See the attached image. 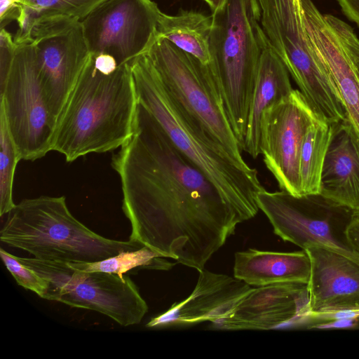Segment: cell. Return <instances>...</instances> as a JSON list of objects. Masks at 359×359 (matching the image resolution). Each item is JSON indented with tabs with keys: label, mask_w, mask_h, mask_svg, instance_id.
I'll return each instance as SVG.
<instances>
[{
	"label": "cell",
	"mask_w": 359,
	"mask_h": 359,
	"mask_svg": "<svg viewBox=\"0 0 359 359\" xmlns=\"http://www.w3.org/2000/svg\"><path fill=\"white\" fill-rule=\"evenodd\" d=\"M346 236L353 250L359 255V217L353 215L348 226Z\"/></svg>",
	"instance_id": "33"
},
{
	"label": "cell",
	"mask_w": 359,
	"mask_h": 359,
	"mask_svg": "<svg viewBox=\"0 0 359 359\" xmlns=\"http://www.w3.org/2000/svg\"><path fill=\"white\" fill-rule=\"evenodd\" d=\"M311 263L304 250L290 252L249 248L234 255L233 276L250 286L307 284Z\"/></svg>",
	"instance_id": "20"
},
{
	"label": "cell",
	"mask_w": 359,
	"mask_h": 359,
	"mask_svg": "<svg viewBox=\"0 0 359 359\" xmlns=\"http://www.w3.org/2000/svg\"><path fill=\"white\" fill-rule=\"evenodd\" d=\"M210 8L212 13L221 8L226 0H203Z\"/></svg>",
	"instance_id": "34"
},
{
	"label": "cell",
	"mask_w": 359,
	"mask_h": 359,
	"mask_svg": "<svg viewBox=\"0 0 359 359\" xmlns=\"http://www.w3.org/2000/svg\"><path fill=\"white\" fill-rule=\"evenodd\" d=\"M198 274L195 288L190 295L151 318L146 327H182L206 321L215 323L225 318L252 287L234 276L205 269L199 271Z\"/></svg>",
	"instance_id": "15"
},
{
	"label": "cell",
	"mask_w": 359,
	"mask_h": 359,
	"mask_svg": "<svg viewBox=\"0 0 359 359\" xmlns=\"http://www.w3.org/2000/svg\"><path fill=\"white\" fill-rule=\"evenodd\" d=\"M211 16L210 67L243 150L257 67L269 43L258 0H226Z\"/></svg>",
	"instance_id": "5"
},
{
	"label": "cell",
	"mask_w": 359,
	"mask_h": 359,
	"mask_svg": "<svg viewBox=\"0 0 359 359\" xmlns=\"http://www.w3.org/2000/svg\"><path fill=\"white\" fill-rule=\"evenodd\" d=\"M359 325V319H335L325 322L313 323L307 327V329H351Z\"/></svg>",
	"instance_id": "29"
},
{
	"label": "cell",
	"mask_w": 359,
	"mask_h": 359,
	"mask_svg": "<svg viewBox=\"0 0 359 359\" xmlns=\"http://www.w3.org/2000/svg\"><path fill=\"white\" fill-rule=\"evenodd\" d=\"M304 251L311 263L309 310L359 308V264L334 250L313 245Z\"/></svg>",
	"instance_id": "16"
},
{
	"label": "cell",
	"mask_w": 359,
	"mask_h": 359,
	"mask_svg": "<svg viewBox=\"0 0 359 359\" xmlns=\"http://www.w3.org/2000/svg\"><path fill=\"white\" fill-rule=\"evenodd\" d=\"M269 43L315 113L329 123L346 118L340 95L316 53L294 0H258Z\"/></svg>",
	"instance_id": "6"
},
{
	"label": "cell",
	"mask_w": 359,
	"mask_h": 359,
	"mask_svg": "<svg viewBox=\"0 0 359 359\" xmlns=\"http://www.w3.org/2000/svg\"><path fill=\"white\" fill-rule=\"evenodd\" d=\"M212 16L194 11L182 10L170 15L161 13L158 37H163L203 64L210 66V39Z\"/></svg>",
	"instance_id": "21"
},
{
	"label": "cell",
	"mask_w": 359,
	"mask_h": 359,
	"mask_svg": "<svg viewBox=\"0 0 359 359\" xmlns=\"http://www.w3.org/2000/svg\"><path fill=\"white\" fill-rule=\"evenodd\" d=\"M18 12V0H0L1 28L4 27L8 22L15 20Z\"/></svg>",
	"instance_id": "30"
},
{
	"label": "cell",
	"mask_w": 359,
	"mask_h": 359,
	"mask_svg": "<svg viewBox=\"0 0 359 359\" xmlns=\"http://www.w3.org/2000/svg\"><path fill=\"white\" fill-rule=\"evenodd\" d=\"M275 234L303 250L313 245L334 250L359 264L346 236L354 211L320 194L294 196L266 189L257 198Z\"/></svg>",
	"instance_id": "9"
},
{
	"label": "cell",
	"mask_w": 359,
	"mask_h": 359,
	"mask_svg": "<svg viewBox=\"0 0 359 359\" xmlns=\"http://www.w3.org/2000/svg\"><path fill=\"white\" fill-rule=\"evenodd\" d=\"M107 0H18L19 12L15 20L18 30L15 38L22 36L34 22L50 19L81 21Z\"/></svg>",
	"instance_id": "23"
},
{
	"label": "cell",
	"mask_w": 359,
	"mask_h": 359,
	"mask_svg": "<svg viewBox=\"0 0 359 359\" xmlns=\"http://www.w3.org/2000/svg\"><path fill=\"white\" fill-rule=\"evenodd\" d=\"M320 194L353 211L359 210V133L347 118L332 123Z\"/></svg>",
	"instance_id": "18"
},
{
	"label": "cell",
	"mask_w": 359,
	"mask_h": 359,
	"mask_svg": "<svg viewBox=\"0 0 359 359\" xmlns=\"http://www.w3.org/2000/svg\"><path fill=\"white\" fill-rule=\"evenodd\" d=\"M49 282L43 299L101 313L121 326L140 323L148 306L128 276L85 272L67 262L18 257Z\"/></svg>",
	"instance_id": "8"
},
{
	"label": "cell",
	"mask_w": 359,
	"mask_h": 359,
	"mask_svg": "<svg viewBox=\"0 0 359 359\" xmlns=\"http://www.w3.org/2000/svg\"><path fill=\"white\" fill-rule=\"evenodd\" d=\"M130 65L138 102L244 220L253 218L259 210L257 196L265 190L257 170L235 160L172 98L146 53Z\"/></svg>",
	"instance_id": "2"
},
{
	"label": "cell",
	"mask_w": 359,
	"mask_h": 359,
	"mask_svg": "<svg viewBox=\"0 0 359 359\" xmlns=\"http://www.w3.org/2000/svg\"><path fill=\"white\" fill-rule=\"evenodd\" d=\"M130 241L198 271L244 219L138 102L133 133L111 159Z\"/></svg>",
	"instance_id": "1"
},
{
	"label": "cell",
	"mask_w": 359,
	"mask_h": 359,
	"mask_svg": "<svg viewBox=\"0 0 359 359\" xmlns=\"http://www.w3.org/2000/svg\"><path fill=\"white\" fill-rule=\"evenodd\" d=\"M0 215L12 210L13 180L18 163L22 160L11 135L6 118L0 108Z\"/></svg>",
	"instance_id": "25"
},
{
	"label": "cell",
	"mask_w": 359,
	"mask_h": 359,
	"mask_svg": "<svg viewBox=\"0 0 359 359\" xmlns=\"http://www.w3.org/2000/svg\"><path fill=\"white\" fill-rule=\"evenodd\" d=\"M32 44L47 106L55 124L90 57L81 21L34 23L18 43Z\"/></svg>",
	"instance_id": "11"
},
{
	"label": "cell",
	"mask_w": 359,
	"mask_h": 359,
	"mask_svg": "<svg viewBox=\"0 0 359 359\" xmlns=\"http://www.w3.org/2000/svg\"><path fill=\"white\" fill-rule=\"evenodd\" d=\"M319 117L299 90L278 102L263 114L261 154L280 189L294 196H303L299 158L309 126Z\"/></svg>",
	"instance_id": "13"
},
{
	"label": "cell",
	"mask_w": 359,
	"mask_h": 359,
	"mask_svg": "<svg viewBox=\"0 0 359 359\" xmlns=\"http://www.w3.org/2000/svg\"><path fill=\"white\" fill-rule=\"evenodd\" d=\"M161 13L152 0L105 1L81 21L90 54L131 64L158 39Z\"/></svg>",
	"instance_id": "12"
},
{
	"label": "cell",
	"mask_w": 359,
	"mask_h": 359,
	"mask_svg": "<svg viewBox=\"0 0 359 359\" xmlns=\"http://www.w3.org/2000/svg\"><path fill=\"white\" fill-rule=\"evenodd\" d=\"M307 284L251 287L226 316L213 323L226 330H266L294 321L309 310Z\"/></svg>",
	"instance_id": "14"
},
{
	"label": "cell",
	"mask_w": 359,
	"mask_h": 359,
	"mask_svg": "<svg viewBox=\"0 0 359 359\" xmlns=\"http://www.w3.org/2000/svg\"><path fill=\"white\" fill-rule=\"evenodd\" d=\"M324 18L337 36L359 76V39L353 28L332 15L325 14Z\"/></svg>",
	"instance_id": "27"
},
{
	"label": "cell",
	"mask_w": 359,
	"mask_h": 359,
	"mask_svg": "<svg viewBox=\"0 0 359 359\" xmlns=\"http://www.w3.org/2000/svg\"><path fill=\"white\" fill-rule=\"evenodd\" d=\"M295 3L299 6H301V1L300 0H294Z\"/></svg>",
	"instance_id": "35"
},
{
	"label": "cell",
	"mask_w": 359,
	"mask_h": 359,
	"mask_svg": "<svg viewBox=\"0 0 359 359\" xmlns=\"http://www.w3.org/2000/svg\"><path fill=\"white\" fill-rule=\"evenodd\" d=\"M353 215H355V216L359 217V210H356V211H354Z\"/></svg>",
	"instance_id": "36"
},
{
	"label": "cell",
	"mask_w": 359,
	"mask_h": 359,
	"mask_svg": "<svg viewBox=\"0 0 359 359\" xmlns=\"http://www.w3.org/2000/svg\"><path fill=\"white\" fill-rule=\"evenodd\" d=\"M96 69L101 73L109 74L114 72L118 67L116 60L107 54L92 55Z\"/></svg>",
	"instance_id": "31"
},
{
	"label": "cell",
	"mask_w": 359,
	"mask_h": 359,
	"mask_svg": "<svg viewBox=\"0 0 359 359\" xmlns=\"http://www.w3.org/2000/svg\"><path fill=\"white\" fill-rule=\"evenodd\" d=\"M347 318L359 319V308L319 312L308 310L299 317L294 323H306L309 326L316 323Z\"/></svg>",
	"instance_id": "28"
},
{
	"label": "cell",
	"mask_w": 359,
	"mask_h": 359,
	"mask_svg": "<svg viewBox=\"0 0 359 359\" xmlns=\"http://www.w3.org/2000/svg\"><path fill=\"white\" fill-rule=\"evenodd\" d=\"M309 37L323 62L345 109L346 118L359 133V76L337 36L311 0H300Z\"/></svg>",
	"instance_id": "17"
},
{
	"label": "cell",
	"mask_w": 359,
	"mask_h": 359,
	"mask_svg": "<svg viewBox=\"0 0 359 359\" xmlns=\"http://www.w3.org/2000/svg\"><path fill=\"white\" fill-rule=\"evenodd\" d=\"M74 269L85 272H105L120 277L132 270H168L176 263H171L150 248L143 246L134 250L123 251L102 260L92 262H69Z\"/></svg>",
	"instance_id": "24"
},
{
	"label": "cell",
	"mask_w": 359,
	"mask_h": 359,
	"mask_svg": "<svg viewBox=\"0 0 359 359\" xmlns=\"http://www.w3.org/2000/svg\"><path fill=\"white\" fill-rule=\"evenodd\" d=\"M0 240L36 259L67 263L100 261L143 247L93 231L73 216L63 196L21 201L8 213Z\"/></svg>",
	"instance_id": "4"
},
{
	"label": "cell",
	"mask_w": 359,
	"mask_h": 359,
	"mask_svg": "<svg viewBox=\"0 0 359 359\" xmlns=\"http://www.w3.org/2000/svg\"><path fill=\"white\" fill-rule=\"evenodd\" d=\"M332 128L331 123L318 117L306 130L299 158V175L303 196L320 194L321 173Z\"/></svg>",
	"instance_id": "22"
},
{
	"label": "cell",
	"mask_w": 359,
	"mask_h": 359,
	"mask_svg": "<svg viewBox=\"0 0 359 359\" xmlns=\"http://www.w3.org/2000/svg\"><path fill=\"white\" fill-rule=\"evenodd\" d=\"M168 93L237 161L245 164L210 67L163 37L146 53Z\"/></svg>",
	"instance_id": "7"
},
{
	"label": "cell",
	"mask_w": 359,
	"mask_h": 359,
	"mask_svg": "<svg viewBox=\"0 0 359 359\" xmlns=\"http://www.w3.org/2000/svg\"><path fill=\"white\" fill-rule=\"evenodd\" d=\"M137 104L130 64L104 74L90 54L56 123L52 151L72 162L120 148L133 133Z\"/></svg>",
	"instance_id": "3"
},
{
	"label": "cell",
	"mask_w": 359,
	"mask_h": 359,
	"mask_svg": "<svg viewBox=\"0 0 359 359\" xmlns=\"http://www.w3.org/2000/svg\"><path fill=\"white\" fill-rule=\"evenodd\" d=\"M0 255L5 266L15 278L18 285L35 292L43 298L48 290L49 282L36 271L23 264L18 257L11 255L3 248Z\"/></svg>",
	"instance_id": "26"
},
{
	"label": "cell",
	"mask_w": 359,
	"mask_h": 359,
	"mask_svg": "<svg viewBox=\"0 0 359 359\" xmlns=\"http://www.w3.org/2000/svg\"><path fill=\"white\" fill-rule=\"evenodd\" d=\"M344 14L359 26V0H337Z\"/></svg>",
	"instance_id": "32"
},
{
	"label": "cell",
	"mask_w": 359,
	"mask_h": 359,
	"mask_svg": "<svg viewBox=\"0 0 359 359\" xmlns=\"http://www.w3.org/2000/svg\"><path fill=\"white\" fill-rule=\"evenodd\" d=\"M14 55L0 81V108L22 160L35 161L52 151L55 124L50 116L29 42L15 43Z\"/></svg>",
	"instance_id": "10"
},
{
	"label": "cell",
	"mask_w": 359,
	"mask_h": 359,
	"mask_svg": "<svg viewBox=\"0 0 359 359\" xmlns=\"http://www.w3.org/2000/svg\"><path fill=\"white\" fill-rule=\"evenodd\" d=\"M292 90L287 68L269 45L263 50L259 61L243 144V151L253 158L261 154L263 114Z\"/></svg>",
	"instance_id": "19"
}]
</instances>
